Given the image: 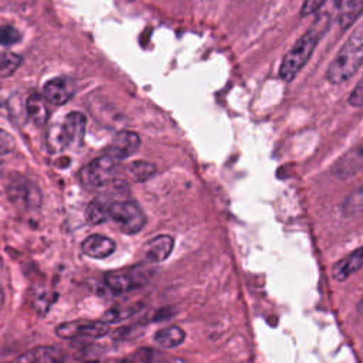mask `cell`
I'll list each match as a JSON object with an SVG mask.
<instances>
[{"label":"cell","mask_w":363,"mask_h":363,"mask_svg":"<svg viewBox=\"0 0 363 363\" xmlns=\"http://www.w3.org/2000/svg\"><path fill=\"white\" fill-rule=\"evenodd\" d=\"M74 94H75L74 79L64 75L50 79L43 88L44 98L54 105L67 104L74 96Z\"/></svg>","instance_id":"cell-9"},{"label":"cell","mask_w":363,"mask_h":363,"mask_svg":"<svg viewBox=\"0 0 363 363\" xmlns=\"http://www.w3.org/2000/svg\"><path fill=\"white\" fill-rule=\"evenodd\" d=\"M140 309V305H130V306H116L109 311H106L102 315V322L105 323H116L119 320H123L126 318H130L133 313H136Z\"/></svg>","instance_id":"cell-22"},{"label":"cell","mask_w":363,"mask_h":363,"mask_svg":"<svg viewBox=\"0 0 363 363\" xmlns=\"http://www.w3.org/2000/svg\"><path fill=\"white\" fill-rule=\"evenodd\" d=\"M27 113L30 116V119L35 123V125H44L48 116V111L47 106L44 104V99L37 95V94H31L27 99V105H26Z\"/></svg>","instance_id":"cell-19"},{"label":"cell","mask_w":363,"mask_h":363,"mask_svg":"<svg viewBox=\"0 0 363 363\" xmlns=\"http://www.w3.org/2000/svg\"><path fill=\"white\" fill-rule=\"evenodd\" d=\"M155 359V350L149 347L138 349L135 353L128 356L122 360V363H153Z\"/></svg>","instance_id":"cell-25"},{"label":"cell","mask_w":363,"mask_h":363,"mask_svg":"<svg viewBox=\"0 0 363 363\" xmlns=\"http://www.w3.org/2000/svg\"><path fill=\"white\" fill-rule=\"evenodd\" d=\"M112 218L125 234H136L146 224V214L133 200H116L109 207Z\"/></svg>","instance_id":"cell-4"},{"label":"cell","mask_w":363,"mask_h":363,"mask_svg":"<svg viewBox=\"0 0 363 363\" xmlns=\"http://www.w3.org/2000/svg\"><path fill=\"white\" fill-rule=\"evenodd\" d=\"M21 38V33L10 26V24H1L0 26V45H13L18 43Z\"/></svg>","instance_id":"cell-24"},{"label":"cell","mask_w":363,"mask_h":363,"mask_svg":"<svg viewBox=\"0 0 363 363\" xmlns=\"http://www.w3.org/2000/svg\"><path fill=\"white\" fill-rule=\"evenodd\" d=\"M86 119L81 112H69L60 129V142L64 147L81 145L85 136Z\"/></svg>","instance_id":"cell-8"},{"label":"cell","mask_w":363,"mask_h":363,"mask_svg":"<svg viewBox=\"0 0 363 363\" xmlns=\"http://www.w3.org/2000/svg\"><path fill=\"white\" fill-rule=\"evenodd\" d=\"M173 247H174L173 237L167 234H160L146 242L143 248V254H145V258L150 262H162L169 258V255L173 251Z\"/></svg>","instance_id":"cell-14"},{"label":"cell","mask_w":363,"mask_h":363,"mask_svg":"<svg viewBox=\"0 0 363 363\" xmlns=\"http://www.w3.org/2000/svg\"><path fill=\"white\" fill-rule=\"evenodd\" d=\"M325 1L326 0H305L301 7V16L306 17L316 13L325 4Z\"/></svg>","instance_id":"cell-28"},{"label":"cell","mask_w":363,"mask_h":363,"mask_svg":"<svg viewBox=\"0 0 363 363\" xmlns=\"http://www.w3.org/2000/svg\"><path fill=\"white\" fill-rule=\"evenodd\" d=\"M184 337H186L184 330L176 325L162 328L153 336L155 342L163 349H173V347L182 345Z\"/></svg>","instance_id":"cell-16"},{"label":"cell","mask_w":363,"mask_h":363,"mask_svg":"<svg viewBox=\"0 0 363 363\" xmlns=\"http://www.w3.org/2000/svg\"><path fill=\"white\" fill-rule=\"evenodd\" d=\"M64 354L54 346H37L9 363H64Z\"/></svg>","instance_id":"cell-13"},{"label":"cell","mask_w":363,"mask_h":363,"mask_svg":"<svg viewBox=\"0 0 363 363\" xmlns=\"http://www.w3.org/2000/svg\"><path fill=\"white\" fill-rule=\"evenodd\" d=\"M363 170V140L342 155L332 166L330 173L336 179L345 180Z\"/></svg>","instance_id":"cell-7"},{"label":"cell","mask_w":363,"mask_h":363,"mask_svg":"<svg viewBox=\"0 0 363 363\" xmlns=\"http://www.w3.org/2000/svg\"><path fill=\"white\" fill-rule=\"evenodd\" d=\"M357 312L363 316V296L360 298V301H359V303H357Z\"/></svg>","instance_id":"cell-30"},{"label":"cell","mask_w":363,"mask_h":363,"mask_svg":"<svg viewBox=\"0 0 363 363\" xmlns=\"http://www.w3.org/2000/svg\"><path fill=\"white\" fill-rule=\"evenodd\" d=\"M118 162V159L112 157L108 153L92 160L79 170L81 184L88 190H96L106 186L108 183H111L116 172Z\"/></svg>","instance_id":"cell-3"},{"label":"cell","mask_w":363,"mask_h":363,"mask_svg":"<svg viewBox=\"0 0 363 363\" xmlns=\"http://www.w3.org/2000/svg\"><path fill=\"white\" fill-rule=\"evenodd\" d=\"M10 201L23 210L37 208L41 206V193L35 184L24 179H17L7 186Z\"/></svg>","instance_id":"cell-6"},{"label":"cell","mask_w":363,"mask_h":363,"mask_svg":"<svg viewBox=\"0 0 363 363\" xmlns=\"http://www.w3.org/2000/svg\"><path fill=\"white\" fill-rule=\"evenodd\" d=\"M339 24L343 30L350 27L363 13V0H339Z\"/></svg>","instance_id":"cell-17"},{"label":"cell","mask_w":363,"mask_h":363,"mask_svg":"<svg viewBox=\"0 0 363 363\" xmlns=\"http://www.w3.org/2000/svg\"><path fill=\"white\" fill-rule=\"evenodd\" d=\"M363 65V24L352 31L326 69V78L333 85L347 82Z\"/></svg>","instance_id":"cell-1"},{"label":"cell","mask_w":363,"mask_h":363,"mask_svg":"<svg viewBox=\"0 0 363 363\" xmlns=\"http://www.w3.org/2000/svg\"><path fill=\"white\" fill-rule=\"evenodd\" d=\"M128 172L135 182H146L155 174L156 167L153 163H149L145 160H136L129 164Z\"/></svg>","instance_id":"cell-21"},{"label":"cell","mask_w":363,"mask_h":363,"mask_svg":"<svg viewBox=\"0 0 363 363\" xmlns=\"http://www.w3.org/2000/svg\"><path fill=\"white\" fill-rule=\"evenodd\" d=\"M3 305H4V294H3V289H1V286H0V311H1Z\"/></svg>","instance_id":"cell-31"},{"label":"cell","mask_w":363,"mask_h":363,"mask_svg":"<svg viewBox=\"0 0 363 363\" xmlns=\"http://www.w3.org/2000/svg\"><path fill=\"white\" fill-rule=\"evenodd\" d=\"M105 285L113 294H126L142 285V278L133 271H109L104 277Z\"/></svg>","instance_id":"cell-12"},{"label":"cell","mask_w":363,"mask_h":363,"mask_svg":"<svg viewBox=\"0 0 363 363\" xmlns=\"http://www.w3.org/2000/svg\"><path fill=\"white\" fill-rule=\"evenodd\" d=\"M139 146H140V139L138 133L130 130H121L113 136L112 143L109 145L106 153L118 160H123L130 155H133L139 149Z\"/></svg>","instance_id":"cell-10"},{"label":"cell","mask_w":363,"mask_h":363,"mask_svg":"<svg viewBox=\"0 0 363 363\" xmlns=\"http://www.w3.org/2000/svg\"><path fill=\"white\" fill-rule=\"evenodd\" d=\"M82 252L95 259H104L112 255L116 250V244L112 238L102 234H91L81 244Z\"/></svg>","instance_id":"cell-11"},{"label":"cell","mask_w":363,"mask_h":363,"mask_svg":"<svg viewBox=\"0 0 363 363\" xmlns=\"http://www.w3.org/2000/svg\"><path fill=\"white\" fill-rule=\"evenodd\" d=\"M109 326L102 320H69L55 328L58 337L65 340H92L108 335Z\"/></svg>","instance_id":"cell-5"},{"label":"cell","mask_w":363,"mask_h":363,"mask_svg":"<svg viewBox=\"0 0 363 363\" xmlns=\"http://www.w3.org/2000/svg\"><path fill=\"white\" fill-rule=\"evenodd\" d=\"M112 203H108L105 199L98 197L92 200L86 208V218L89 224H101L109 217V207Z\"/></svg>","instance_id":"cell-20"},{"label":"cell","mask_w":363,"mask_h":363,"mask_svg":"<svg viewBox=\"0 0 363 363\" xmlns=\"http://www.w3.org/2000/svg\"><path fill=\"white\" fill-rule=\"evenodd\" d=\"M318 43H319V33L316 28H311L309 31L302 34L281 61V65H279L281 79L286 82L292 81L299 74V71L306 65V62L311 60Z\"/></svg>","instance_id":"cell-2"},{"label":"cell","mask_w":363,"mask_h":363,"mask_svg":"<svg viewBox=\"0 0 363 363\" xmlns=\"http://www.w3.org/2000/svg\"><path fill=\"white\" fill-rule=\"evenodd\" d=\"M349 104L354 108H363V78L352 89L349 95Z\"/></svg>","instance_id":"cell-27"},{"label":"cell","mask_w":363,"mask_h":363,"mask_svg":"<svg viewBox=\"0 0 363 363\" xmlns=\"http://www.w3.org/2000/svg\"><path fill=\"white\" fill-rule=\"evenodd\" d=\"M163 363H186L183 359H167Z\"/></svg>","instance_id":"cell-29"},{"label":"cell","mask_w":363,"mask_h":363,"mask_svg":"<svg viewBox=\"0 0 363 363\" xmlns=\"http://www.w3.org/2000/svg\"><path fill=\"white\" fill-rule=\"evenodd\" d=\"M21 61L18 54L0 51V77L11 75L21 65Z\"/></svg>","instance_id":"cell-23"},{"label":"cell","mask_w":363,"mask_h":363,"mask_svg":"<svg viewBox=\"0 0 363 363\" xmlns=\"http://www.w3.org/2000/svg\"><path fill=\"white\" fill-rule=\"evenodd\" d=\"M14 147H16V140L13 135L0 128V156L13 152Z\"/></svg>","instance_id":"cell-26"},{"label":"cell","mask_w":363,"mask_h":363,"mask_svg":"<svg viewBox=\"0 0 363 363\" xmlns=\"http://www.w3.org/2000/svg\"><path fill=\"white\" fill-rule=\"evenodd\" d=\"M363 267V247L356 248L346 257L340 258L332 268V275L336 281H345L352 274Z\"/></svg>","instance_id":"cell-15"},{"label":"cell","mask_w":363,"mask_h":363,"mask_svg":"<svg viewBox=\"0 0 363 363\" xmlns=\"http://www.w3.org/2000/svg\"><path fill=\"white\" fill-rule=\"evenodd\" d=\"M340 210L345 217H354L363 214V184L345 197Z\"/></svg>","instance_id":"cell-18"}]
</instances>
